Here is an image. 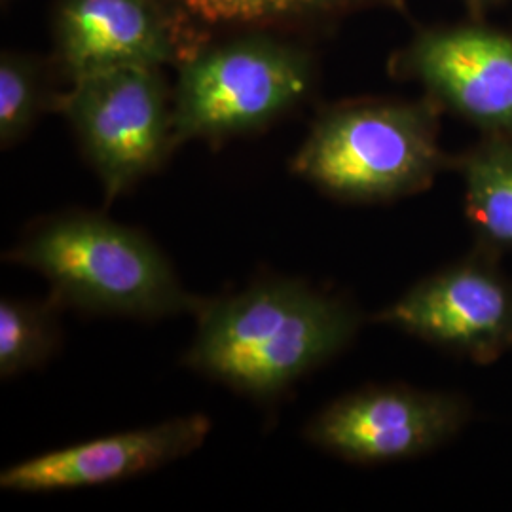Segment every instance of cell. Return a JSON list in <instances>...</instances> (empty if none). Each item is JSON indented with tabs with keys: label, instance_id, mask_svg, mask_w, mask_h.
<instances>
[{
	"label": "cell",
	"instance_id": "3957f363",
	"mask_svg": "<svg viewBox=\"0 0 512 512\" xmlns=\"http://www.w3.org/2000/svg\"><path fill=\"white\" fill-rule=\"evenodd\" d=\"M8 258L44 275L59 304L84 311L158 319L202 306L145 234L97 213L40 222Z\"/></svg>",
	"mask_w": 512,
	"mask_h": 512
},
{
	"label": "cell",
	"instance_id": "ba28073f",
	"mask_svg": "<svg viewBox=\"0 0 512 512\" xmlns=\"http://www.w3.org/2000/svg\"><path fill=\"white\" fill-rule=\"evenodd\" d=\"M378 321L488 365L512 348V283L478 253L416 283Z\"/></svg>",
	"mask_w": 512,
	"mask_h": 512
},
{
	"label": "cell",
	"instance_id": "5b68a950",
	"mask_svg": "<svg viewBox=\"0 0 512 512\" xmlns=\"http://www.w3.org/2000/svg\"><path fill=\"white\" fill-rule=\"evenodd\" d=\"M107 200L156 171L175 147L173 97L162 67H120L78 78L57 97Z\"/></svg>",
	"mask_w": 512,
	"mask_h": 512
},
{
	"label": "cell",
	"instance_id": "30bf717a",
	"mask_svg": "<svg viewBox=\"0 0 512 512\" xmlns=\"http://www.w3.org/2000/svg\"><path fill=\"white\" fill-rule=\"evenodd\" d=\"M55 61L74 80L120 67H164L179 46L160 0H59Z\"/></svg>",
	"mask_w": 512,
	"mask_h": 512
},
{
	"label": "cell",
	"instance_id": "9c48e42d",
	"mask_svg": "<svg viewBox=\"0 0 512 512\" xmlns=\"http://www.w3.org/2000/svg\"><path fill=\"white\" fill-rule=\"evenodd\" d=\"M209 431V418L194 414L82 442L6 469L0 476V488L37 494L126 480L196 452Z\"/></svg>",
	"mask_w": 512,
	"mask_h": 512
},
{
	"label": "cell",
	"instance_id": "8992f818",
	"mask_svg": "<svg viewBox=\"0 0 512 512\" xmlns=\"http://www.w3.org/2000/svg\"><path fill=\"white\" fill-rule=\"evenodd\" d=\"M442 110L482 131L512 135V33L471 19L421 29L391 59Z\"/></svg>",
	"mask_w": 512,
	"mask_h": 512
},
{
	"label": "cell",
	"instance_id": "52a82bcc",
	"mask_svg": "<svg viewBox=\"0 0 512 512\" xmlns=\"http://www.w3.org/2000/svg\"><path fill=\"white\" fill-rule=\"evenodd\" d=\"M471 416L461 397L412 387H366L321 410L306 439L355 463L418 458L454 439Z\"/></svg>",
	"mask_w": 512,
	"mask_h": 512
},
{
	"label": "cell",
	"instance_id": "7c38bea8",
	"mask_svg": "<svg viewBox=\"0 0 512 512\" xmlns=\"http://www.w3.org/2000/svg\"><path fill=\"white\" fill-rule=\"evenodd\" d=\"M173 6L177 16L196 19L205 25L268 27L330 21L366 10L403 12L406 0H169L165 6L167 18Z\"/></svg>",
	"mask_w": 512,
	"mask_h": 512
},
{
	"label": "cell",
	"instance_id": "7a4b0ae2",
	"mask_svg": "<svg viewBox=\"0 0 512 512\" xmlns=\"http://www.w3.org/2000/svg\"><path fill=\"white\" fill-rule=\"evenodd\" d=\"M440 109L420 101L355 99L323 110L298 148L293 171L329 196L393 202L435 183L454 164L440 148Z\"/></svg>",
	"mask_w": 512,
	"mask_h": 512
},
{
	"label": "cell",
	"instance_id": "8fae6325",
	"mask_svg": "<svg viewBox=\"0 0 512 512\" xmlns=\"http://www.w3.org/2000/svg\"><path fill=\"white\" fill-rule=\"evenodd\" d=\"M465 184V211L484 251H512V135H482L454 160Z\"/></svg>",
	"mask_w": 512,
	"mask_h": 512
},
{
	"label": "cell",
	"instance_id": "4fadbf2b",
	"mask_svg": "<svg viewBox=\"0 0 512 512\" xmlns=\"http://www.w3.org/2000/svg\"><path fill=\"white\" fill-rule=\"evenodd\" d=\"M59 302L33 304L4 298L0 302V374L10 378L44 365L59 342Z\"/></svg>",
	"mask_w": 512,
	"mask_h": 512
},
{
	"label": "cell",
	"instance_id": "9a60e30c",
	"mask_svg": "<svg viewBox=\"0 0 512 512\" xmlns=\"http://www.w3.org/2000/svg\"><path fill=\"white\" fill-rule=\"evenodd\" d=\"M461 2H463V6L467 8L471 19H484V16H486L488 12H492L495 8L503 6V4L509 2V0H461Z\"/></svg>",
	"mask_w": 512,
	"mask_h": 512
},
{
	"label": "cell",
	"instance_id": "6da1fadb",
	"mask_svg": "<svg viewBox=\"0 0 512 512\" xmlns=\"http://www.w3.org/2000/svg\"><path fill=\"white\" fill-rule=\"evenodd\" d=\"M196 313L186 365L260 399L325 365L361 325L353 306L294 279L258 281L243 293L202 302Z\"/></svg>",
	"mask_w": 512,
	"mask_h": 512
},
{
	"label": "cell",
	"instance_id": "277c9868",
	"mask_svg": "<svg viewBox=\"0 0 512 512\" xmlns=\"http://www.w3.org/2000/svg\"><path fill=\"white\" fill-rule=\"evenodd\" d=\"M315 80L311 55L255 33L184 57L173 93L175 143L222 141L266 128L300 105Z\"/></svg>",
	"mask_w": 512,
	"mask_h": 512
},
{
	"label": "cell",
	"instance_id": "5bb4252c",
	"mask_svg": "<svg viewBox=\"0 0 512 512\" xmlns=\"http://www.w3.org/2000/svg\"><path fill=\"white\" fill-rule=\"evenodd\" d=\"M50 107L46 80L38 61L4 52L0 57V143H19L35 128L38 116Z\"/></svg>",
	"mask_w": 512,
	"mask_h": 512
}]
</instances>
